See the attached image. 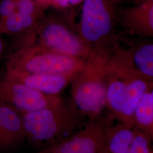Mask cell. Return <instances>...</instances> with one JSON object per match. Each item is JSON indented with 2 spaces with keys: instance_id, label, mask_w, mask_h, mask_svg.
<instances>
[{
  "instance_id": "6da1fadb",
  "label": "cell",
  "mask_w": 153,
  "mask_h": 153,
  "mask_svg": "<svg viewBox=\"0 0 153 153\" xmlns=\"http://www.w3.org/2000/svg\"><path fill=\"white\" fill-rule=\"evenodd\" d=\"M22 116L26 140L39 150L69 137L86 123L73 104L64 102Z\"/></svg>"
},
{
  "instance_id": "7a4b0ae2",
  "label": "cell",
  "mask_w": 153,
  "mask_h": 153,
  "mask_svg": "<svg viewBox=\"0 0 153 153\" xmlns=\"http://www.w3.org/2000/svg\"><path fill=\"white\" fill-rule=\"evenodd\" d=\"M71 80L73 104L88 120L100 116L106 106L109 62L105 55L91 53Z\"/></svg>"
},
{
  "instance_id": "3957f363",
  "label": "cell",
  "mask_w": 153,
  "mask_h": 153,
  "mask_svg": "<svg viewBox=\"0 0 153 153\" xmlns=\"http://www.w3.org/2000/svg\"><path fill=\"white\" fill-rule=\"evenodd\" d=\"M106 106L116 121L134 127V113L143 95L151 88V81L125 67L109 62Z\"/></svg>"
},
{
  "instance_id": "277c9868",
  "label": "cell",
  "mask_w": 153,
  "mask_h": 153,
  "mask_svg": "<svg viewBox=\"0 0 153 153\" xmlns=\"http://www.w3.org/2000/svg\"><path fill=\"white\" fill-rule=\"evenodd\" d=\"M82 59L35 45L18 47L8 55L5 70L75 76L82 69Z\"/></svg>"
},
{
  "instance_id": "5b68a950",
  "label": "cell",
  "mask_w": 153,
  "mask_h": 153,
  "mask_svg": "<svg viewBox=\"0 0 153 153\" xmlns=\"http://www.w3.org/2000/svg\"><path fill=\"white\" fill-rule=\"evenodd\" d=\"M15 48L35 45L61 54L81 59L91 54L82 39L66 27L60 22L44 15L32 30L18 38Z\"/></svg>"
},
{
  "instance_id": "8992f818",
  "label": "cell",
  "mask_w": 153,
  "mask_h": 153,
  "mask_svg": "<svg viewBox=\"0 0 153 153\" xmlns=\"http://www.w3.org/2000/svg\"><path fill=\"white\" fill-rule=\"evenodd\" d=\"M115 121L109 113L88 120L69 137L38 153H101L105 133Z\"/></svg>"
},
{
  "instance_id": "52a82bcc",
  "label": "cell",
  "mask_w": 153,
  "mask_h": 153,
  "mask_svg": "<svg viewBox=\"0 0 153 153\" xmlns=\"http://www.w3.org/2000/svg\"><path fill=\"white\" fill-rule=\"evenodd\" d=\"M0 102L23 114L54 106L63 100L58 95L45 94L16 81L4 73L0 75Z\"/></svg>"
},
{
  "instance_id": "ba28073f",
  "label": "cell",
  "mask_w": 153,
  "mask_h": 153,
  "mask_svg": "<svg viewBox=\"0 0 153 153\" xmlns=\"http://www.w3.org/2000/svg\"><path fill=\"white\" fill-rule=\"evenodd\" d=\"M112 16L107 0H85L82 6L81 33L88 43H95L108 35L112 28Z\"/></svg>"
},
{
  "instance_id": "9c48e42d",
  "label": "cell",
  "mask_w": 153,
  "mask_h": 153,
  "mask_svg": "<svg viewBox=\"0 0 153 153\" xmlns=\"http://www.w3.org/2000/svg\"><path fill=\"white\" fill-rule=\"evenodd\" d=\"M12 79L48 95H58L75 76L60 74L33 73L15 70H5Z\"/></svg>"
},
{
  "instance_id": "30bf717a",
  "label": "cell",
  "mask_w": 153,
  "mask_h": 153,
  "mask_svg": "<svg viewBox=\"0 0 153 153\" xmlns=\"http://www.w3.org/2000/svg\"><path fill=\"white\" fill-rule=\"evenodd\" d=\"M0 130L3 152L13 151L26 140L22 114L0 102Z\"/></svg>"
},
{
  "instance_id": "8fae6325",
  "label": "cell",
  "mask_w": 153,
  "mask_h": 153,
  "mask_svg": "<svg viewBox=\"0 0 153 153\" xmlns=\"http://www.w3.org/2000/svg\"><path fill=\"white\" fill-rule=\"evenodd\" d=\"M134 136V129L115 121L105 133L101 153H128Z\"/></svg>"
},
{
  "instance_id": "7c38bea8",
  "label": "cell",
  "mask_w": 153,
  "mask_h": 153,
  "mask_svg": "<svg viewBox=\"0 0 153 153\" xmlns=\"http://www.w3.org/2000/svg\"><path fill=\"white\" fill-rule=\"evenodd\" d=\"M134 127L153 138V91L145 93L134 113Z\"/></svg>"
},
{
  "instance_id": "4fadbf2b",
  "label": "cell",
  "mask_w": 153,
  "mask_h": 153,
  "mask_svg": "<svg viewBox=\"0 0 153 153\" xmlns=\"http://www.w3.org/2000/svg\"><path fill=\"white\" fill-rule=\"evenodd\" d=\"M126 21L128 25H140L149 33L153 30V1L137 4L126 10Z\"/></svg>"
},
{
  "instance_id": "5bb4252c",
  "label": "cell",
  "mask_w": 153,
  "mask_h": 153,
  "mask_svg": "<svg viewBox=\"0 0 153 153\" xmlns=\"http://www.w3.org/2000/svg\"><path fill=\"white\" fill-rule=\"evenodd\" d=\"M131 62L137 74L149 81L153 76V45H143L136 49L131 58Z\"/></svg>"
},
{
  "instance_id": "9a60e30c",
  "label": "cell",
  "mask_w": 153,
  "mask_h": 153,
  "mask_svg": "<svg viewBox=\"0 0 153 153\" xmlns=\"http://www.w3.org/2000/svg\"><path fill=\"white\" fill-rule=\"evenodd\" d=\"M0 33L16 38L25 34L21 17L16 11L0 21Z\"/></svg>"
},
{
  "instance_id": "2e32d148",
  "label": "cell",
  "mask_w": 153,
  "mask_h": 153,
  "mask_svg": "<svg viewBox=\"0 0 153 153\" xmlns=\"http://www.w3.org/2000/svg\"><path fill=\"white\" fill-rule=\"evenodd\" d=\"M134 136L128 153H153L152 139L143 132L134 127Z\"/></svg>"
},
{
  "instance_id": "e0dca14e",
  "label": "cell",
  "mask_w": 153,
  "mask_h": 153,
  "mask_svg": "<svg viewBox=\"0 0 153 153\" xmlns=\"http://www.w3.org/2000/svg\"><path fill=\"white\" fill-rule=\"evenodd\" d=\"M16 11L15 0H0V21Z\"/></svg>"
},
{
  "instance_id": "ac0fdd59",
  "label": "cell",
  "mask_w": 153,
  "mask_h": 153,
  "mask_svg": "<svg viewBox=\"0 0 153 153\" xmlns=\"http://www.w3.org/2000/svg\"><path fill=\"white\" fill-rule=\"evenodd\" d=\"M69 0H52L51 4L59 7H66L69 6Z\"/></svg>"
},
{
  "instance_id": "d6986e66",
  "label": "cell",
  "mask_w": 153,
  "mask_h": 153,
  "mask_svg": "<svg viewBox=\"0 0 153 153\" xmlns=\"http://www.w3.org/2000/svg\"><path fill=\"white\" fill-rule=\"evenodd\" d=\"M5 49V44L2 38V34L0 33V59L4 53Z\"/></svg>"
},
{
  "instance_id": "ffe728a7",
  "label": "cell",
  "mask_w": 153,
  "mask_h": 153,
  "mask_svg": "<svg viewBox=\"0 0 153 153\" xmlns=\"http://www.w3.org/2000/svg\"><path fill=\"white\" fill-rule=\"evenodd\" d=\"M36 1L38 3L39 5L43 9L46 6L51 4L52 2V0H36Z\"/></svg>"
},
{
  "instance_id": "44dd1931",
  "label": "cell",
  "mask_w": 153,
  "mask_h": 153,
  "mask_svg": "<svg viewBox=\"0 0 153 153\" xmlns=\"http://www.w3.org/2000/svg\"><path fill=\"white\" fill-rule=\"evenodd\" d=\"M85 0H69V6L76 5L77 4L82 2Z\"/></svg>"
},
{
  "instance_id": "7402d4cb",
  "label": "cell",
  "mask_w": 153,
  "mask_h": 153,
  "mask_svg": "<svg viewBox=\"0 0 153 153\" xmlns=\"http://www.w3.org/2000/svg\"><path fill=\"white\" fill-rule=\"evenodd\" d=\"M131 1H133V2H136L137 4H141L145 2H148V1H153V0H131Z\"/></svg>"
},
{
  "instance_id": "603a6c76",
  "label": "cell",
  "mask_w": 153,
  "mask_h": 153,
  "mask_svg": "<svg viewBox=\"0 0 153 153\" xmlns=\"http://www.w3.org/2000/svg\"><path fill=\"white\" fill-rule=\"evenodd\" d=\"M0 152H3L2 142V138H1V130H0Z\"/></svg>"
}]
</instances>
